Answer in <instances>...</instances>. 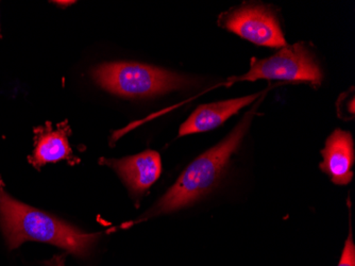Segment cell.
Listing matches in <instances>:
<instances>
[{"label":"cell","mask_w":355,"mask_h":266,"mask_svg":"<svg viewBox=\"0 0 355 266\" xmlns=\"http://www.w3.org/2000/svg\"><path fill=\"white\" fill-rule=\"evenodd\" d=\"M0 228L10 249L26 241L53 244L77 257L89 255L101 233H85L71 224L16 201L0 178Z\"/></svg>","instance_id":"cell-1"},{"label":"cell","mask_w":355,"mask_h":266,"mask_svg":"<svg viewBox=\"0 0 355 266\" xmlns=\"http://www.w3.org/2000/svg\"><path fill=\"white\" fill-rule=\"evenodd\" d=\"M257 107L252 108L241 123L220 143L191 162L178 178L175 185L165 193L157 205L144 217H153L159 214L171 213L196 203L212 191L223 171L246 135Z\"/></svg>","instance_id":"cell-2"},{"label":"cell","mask_w":355,"mask_h":266,"mask_svg":"<svg viewBox=\"0 0 355 266\" xmlns=\"http://www.w3.org/2000/svg\"><path fill=\"white\" fill-rule=\"evenodd\" d=\"M92 76L105 91L125 98L153 97L193 83L185 76L135 62L101 64L92 71Z\"/></svg>","instance_id":"cell-3"},{"label":"cell","mask_w":355,"mask_h":266,"mask_svg":"<svg viewBox=\"0 0 355 266\" xmlns=\"http://www.w3.org/2000/svg\"><path fill=\"white\" fill-rule=\"evenodd\" d=\"M322 72L304 44L298 43L281 48L276 55L267 59L251 60L250 71L246 75L231 79L233 81L255 80H286L292 82H311L320 85Z\"/></svg>","instance_id":"cell-4"},{"label":"cell","mask_w":355,"mask_h":266,"mask_svg":"<svg viewBox=\"0 0 355 266\" xmlns=\"http://www.w3.org/2000/svg\"><path fill=\"white\" fill-rule=\"evenodd\" d=\"M225 27L257 45L283 48L287 46L280 24L264 6H245L225 16Z\"/></svg>","instance_id":"cell-5"},{"label":"cell","mask_w":355,"mask_h":266,"mask_svg":"<svg viewBox=\"0 0 355 266\" xmlns=\"http://www.w3.org/2000/svg\"><path fill=\"white\" fill-rule=\"evenodd\" d=\"M101 162L116 172L135 198L148 191L162 174L161 156L155 151H143L123 159H103Z\"/></svg>","instance_id":"cell-6"},{"label":"cell","mask_w":355,"mask_h":266,"mask_svg":"<svg viewBox=\"0 0 355 266\" xmlns=\"http://www.w3.org/2000/svg\"><path fill=\"white\" fill-rule=\"evenodd\" d=\"M321 155L324 158L320 163L321 171L326 173L335 185H349L353 178L352 166L355 159L354 143L350 132L335 130L327 140Z\"/></svg>","instance_id":"cell-7"},{"label":"cell","mask_w":355,"mask_h":266,"mask_svg":"<svg viewBox=\"0 0 355 266\" xmlns=\"http://www.w3.org/2000/svg\"><path fill=\"white\" fill-rule=\"evenodd\" d=\"M33 132L35 149L28 160L35 169H40L48 163H57L61 160L71 161L73 159V151L69 142L71 127L67 122L60 123L55 130L47 122L45 126L35 128Z\"/></svg>","instance_id":"cell-8"},{"label":"cell","mask_w":355,"mask_h":266,"mask_svg":"<svg viewBox=\"0 0 355 266\" xmlns=\"http://www.w3.org/2000/svg\"><path fill=\"white\" fill-rule=\"evenodd\" d=\"M259 96L260 94H254V95L234 98L229 101L199 106L191 114L189 119L181 125L179 129V137L209 131L223 125L231 116L236 114L239 110L246 106L250 105Z\"/></svg>","instance_id":"cell-9"},{"label":"cell","mask_w":355,"mask_h":266,"mask_svg":"<svg viewBox=\"0 0 355 266\" xmlns=\"http://www.w3.org/2000/svg\"><path fill=\"white\" fill-rule=\"evenodd\" d=\"M338 266H355V246L353 243L351 230L346 244H345L344 251H343L342 258H340Z\"/></svg>","instance_id":"cell-10"},{"label":"cell","mask_w":355,"mask_h":266,"mask_svg":"<svg viewBox=\"0 0 355 266\" xmlns=\"http://www.w3.org/2000/svg\"><path fill=\"white\" fill-rule=\"evenodd\" d=\"M45 266H65L63 257H55L49 261L45 262Z\"/></svg>","instance_id":"cell-11"},{"label":"cell","mask_w":355,"mask_h":266,"mask_svg":"<svg viewBox=\"0 0 355 266\" xmlns=\"http://www.w3.org/2000/svg\"><path fill=\"white\" fill-rule=\"evenodd\" d=\"M55 3H58L60 6H69L71 3H75V1H53Z\"/></svg>","instance_id":"cell-12"},{"label":"cell","mask_w":355,"mask_h":266,"mask_svg":"<svg viewBox=\"0 0 355 266\" xmlns=\"http://www.w3.org/2000/svg\"><path fill=\"white\" fill-rule=\"evenodd\" d=\"M0 39H1V33H0Z\"/></svg>","instance_id":"cell-13"}]
</instances>
